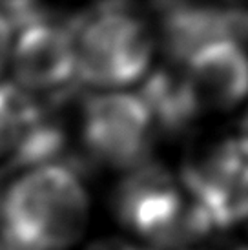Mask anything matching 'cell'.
Instances as JSON below:
<instances>
[{"mask_svg":"<svg viewBox=\"0 0 248 250\" xmlns=\"http://www.w3.org/2000/svg\"><path fill=\"white\" fill-rule=\"evenodd\" d=\"M0 215L7 249L66 250L83 237L90 201L81 177L53 165L15 181L2 197Z\"/></svg>","mask_w":248,"mask_h":250,"instance_id":"6da1fadb","label":"cell"},{"mask_svg":"<svg viewBox=\"0 0 248 250\" xmlns=\"http://www.w3.org/2000/svg\"><path fill=\"white\" fill-rule=\"evenodd\" d=\"M111 207L119 221L148 239L153 250L185 249L217 230L207 210L193 199L185 201L168 168L153 159L119 181Z\"/></svg>","mask_w":248,"mask_h":250,"instance_id":"7a4b0ae2","label":"cell"},{"mask_svg":"<svg viewBox=\"0 0 248 250\" xmlns=\"http://www.w3.org/2000/svg\"><path fill=\"white\" fill-rule=\"evenodd\" d=\"M153 48V31L141 15L128 6H103L77 21V77L104 90L130 86L148 73Z\"/></svg>","mask_w":248,"mask_h":250,"instance_id":"3957f363","label":"cell"},{"mask_svg":"<svg viewBox=\"0 0 248 250\" xmlns=\"http://www.w3.org/2000/svg\"><path fill=\"white\" fill-rule=\"evenodd\" d=\"M153 135L150 115L137 95L104 93L84 104L83 139L93 161L135 168L150 159Z\"/></svg>","mask_w":248,"mask_h":250,"instance_id":"277c9868","label":"cell"},{"mask_svg":"<svg viewBox=\"0 0 248 250\" xmlns=\"http://www.w3.org/2000/svg\"><path fill=\"white\" fill-rule=\"evenodd\" d=\"M11 61L22 88L59 91L77 77L75 33L55 21L31 24L21 29Z\"/></svg>","mask_w":248,"mask_h":250,"instance_id":"5b68a950","label":"cell"},{"mask_svg":"<svg viewBox=\"0 0 248 250\" xmlns=\"http://www.w3.org/2000/svg\"><path fill=\"white\" fill-rule=\"evenodd\" d=\"M247 167L235 137H210L193 143L181 165V179L192 199L207 210L215 229L223 230L228 195Z\"/></svg>","mask_w":248,"mask_h":250,"instance_id":"8992f818","label":"cell"},{"mask_svg":"<svg viewBox=\"0 0 248 250\" xmlns=\"http://www.w3.org/2000/svg\"><path fill=\"white\" fill-rule=\"evenodd\" d=\"M185 75L201 111L234 110L248 97V55L235 42H214L197 51Z\"/></svg>","mask_w":248,"mask_h":250,"instance_id":"52a82bcc","label":"cell"},{"mask_svg":"<svg viewBox=\"0 0 248 250\" xmlns=\"http://www.w3.org/2000/svg\"><path fill=\"white\" fill-rule=\"evenodd\" d=\"M157 7L159 39L172 64H188L197 51L214 42H234V6L168 2Z\"/></svg>","mask_w":248,"mask_h":250,"instance_id":"ba28073f","label":"cell"},{"mask_svg":"<svg viewBox=\"0 0 248 250\" xmlns=\"http://www.w3.org/2000/svg\"><path fill=\"white\" fill-rule=\"evenodd\" d=\"M137 97L150 115L153 133L168 139H177L192 132L193 123L203 113L185 71L177 68H161L150 73Z\"/></svg>","mask_w":248,"mask_h":250,"instance_id":"9c48e42d","label":"cell"},{"mask_svg":"<svg viewBox=\"0 0 248 250\" xmlns=\"http://www.w3.org/2000/svg\"><path fill=\"white\" fill-rule=\"evenodd\" d=\"M66 152V133L53 117H44L42 110L29 123L22 133L19 145L11 153V167L15 168H37L61 165Z\"/></svg>","mask_w":248,"mask_h":250,"instance_id":"30bf717a","label":"cell"},{"mask_svg":"<svg viewBox=\"0 0 248 250\" xmlns=\"http://www.w3.org/2000/svg\"><path fill=\"white\" fill-rule=\"evenodd\" d=\"M39 110L41 108L17 86H0V159L11 157Z\"/></svg>","mask_w":248,"mask_h":250,"instance_id":"8fae6325","label":"cell"},{"mask_svg":"<svg viewBox=\"0 0 248 250\" xmlns=\"http://www.w3.org/2000/svg\"><path fill=\"white\" fill-rule=\"evenodd\" d=\"M11 35L13 28L0 11V75L6 70V64L11 55Z\"/></svg>","mask_w":248,"mask_h":250,"instance_id":"7c38bea8","label":"cell"},{"mask_svg":"<svg viewBox=\"0 0 248 250\" xmlns=\"http://www.w3.org/2000/svg\"><path fill=\"white\" fill-rule=\"evenodd\" d=\"M86 250H137V249L131 247L130 243L123 241V239H117V237H104V239L93 241Z\"/></svg>","mask_w":248,"mask_h":250,"instance_id":"4fadbf2b","label":"cell"},{"mask_svg":"<svg viewBox=\"0 0 248 250\" xmlns=\"http://www.w3.org/2000/svg\"><path fill=\"white\" fill-rule=\"evenodd\" d=\"M235 143L239 146V152H241L243 159L248 163V110L245 113V117L241 119V125H239V133L235 137Z\"/></svg>","mask_w":248,"mask_h":250,"instance_id":"5bb4252c","label":"cell"},{"mask_svg":"<svg viewBox=\"0 0 248 250\" xmlns=\"http://www.w3.org/2000/svg\"><path fill=\"white\" fill-rule=\"evenodd\" d=\"M234 250H248V247H237V249H234Z\"/></svg>","mask_w":248,"mask_h":250,"instance_id":"9a60e30c","label":"cell"},{"mask_svg":"<svg viewBox=\"0 0 248 250\" xmlns=\"http://www.w3.org/2000/svg\"><path fill=\"white\" fill-rule=\"evenodd\" d=\"M2 197H4V194H2V190H0V205H2Z\"/></svg>","mask_w":248,"mask_h":250,"instance_id":"2e32d148","label":"cell"},{"mask_svg":"<svg viewBox=\"0 0 248 250\" xmlns=\"http://www.w3.org/2000/svg\"><path fill=\"white\" fill-rule=\"evenodd\" d=\"M4 250H13V249H7V247H6V249H4Z\"/></svg>","mask_w":248,"mask_h":250,"instance_id":"e0dca14e","label":"cell"},{"mask_svg":"<svg viewBox=\"0 0 248 250\" xmlns=\"http://www.w3.org/2000/svg\"><path fill=\"white\" fill-rule=\"evenodd\" d=\"M0 250H2V249H0Z\"/></svg>","mask_w":248,"mask_h":250,"instance_id":"ac0fdd59","label":"cell"}]
</instances>
